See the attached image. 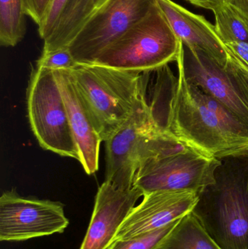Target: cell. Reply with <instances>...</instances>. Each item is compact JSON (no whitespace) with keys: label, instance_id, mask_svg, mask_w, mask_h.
<instances>
[{"label":"cell","instance_id":"cell-1","mask_svg":"<svg viewBox=\"0 0 248 249\" xmlns=\"http://www.w3.org/2000/svg\"><path fill=\"white\" fill-rule=\"evenodd\" d=\"M177 65L178 77L168 65L157 70L149 104L160 125L185 146L208 158L221 160L248 152V124L189 83L180 63Z\"/></svg>","mask_w":248,"mask_h":249},{"label":"cell","instance_id":"cell-2","mask_svg":"<svg viewBox=\"0 0 248 249\" xmlns=\"http://www.w3.org/2000/svg\"><path fill=\"white\" fill-rule=\"evenodd\" d=\"M192 212L221 249H248V152L221 159Z\"/></svg>","mask_w":248,"mask_h":249},{"label":"cell","instance_id":"cell-3","mask_svg":"<svg viewBox=\"0 0 248 249\" xmlns=\"http://www.w3.org/2000/svg\"><path fill=\"white\" fill-rule=\"evenodd\" d=\"M69 72L102 142L110 139L129 119L147 93L145 73L99 64H77Z\"/></svg>","mask_w":248,"mask_h":249},{"label":"cell","instance_id":"cell-4","mask_svg":"<svg viewBox=\"0 0 248 249\" xmlns=\"http://www.w3.org/2000/svg\"><path fill=\"white\" fill-rule=\"evenodd\" d=\"M186 147L160 125L145 93L129 119L106 142L105 181L132 188L144 162Z\"/></svg>","mask_w":248,"mask_h":249},{"label":"cell","instance_id":"cell-5","mask_svg":"<svg viewBox=\"0 0 248 249\" xmlns=\"http://www.w3.org/2000/svg\"><path fill=\"white\" fill-rule=\"evenodd\" d=\"M182 41L158 4L123 35L112 42L94 64L116 70L147 73L177 61Z\"/></svg>","mask_w":248,"mask_h":249},{"label":"cell","instance_id":"cell-6","mask_svg":"<svg viewBox=\"0 0 248 249\" xmlns=\"http://www.w3.org/2000/svg\"><path fill=\"white\" fill-rule=\"evenodd\" d=\"M28 118L39 146L80 161L58 82L51 70H32L26 91Z\"/></svg>","mask_w":248,"mask_h":249},{"label":"cell","instance_id":"cell-7","mask_svg":"<svg viewBox=\"0 0 248 249\" xmlns=\"http://www.w3.org/2000/svg\"><path fill=\"white\" fill-rule=\"evenodd\" d=\"M221 162L187 147L146 161L135 174L133 187L144 196L158 191L200 193L215 183Z\"/></svg>","mask_w":248,"mask_h":249},{"label":"cell","instance_id":"cell-8","mask_svg":"<svg viewBox=\"0 0 248 249\" xmlns=\"http://www.w3.org/2000/svg\"><path fill=\"white\" fill-rule=\"evenodd\" d=\"M157 0H108L86 20L68 48L78 64H94L100 53L144 18Z\"/></svg>","mask_w":248,"mask_h":249},{"label":"cell","instance_id":"cell-9","mask_svg":"<svg viewBox=\"0 0 248 249\" xmlns=\"http://www.w3.org/2000/svg\"><path fill=\"white\" fill-rule=\"evenodd\" d=\"M69 220L61 202L23 197L15 190L0 197V241L19 242L63 233Z\"/></svg>","mask_w":248,"mask_h":249},{"label":"cell","instance_id":"cell-10","mask_svg":"<svg viewBox=\"0 0 248 249\" xmlns=\"http://www.w3.org/2000/svg\"><path fill=\"white\" fill-rule=\"evenodd\" d=\"M186 80L222 104L248 125V88L231 62L224 67L200 50L182 42L177 58Z\"/></svg>","mask_w":248,"mask_h":249},{"label":"cell","instance_id":"cell-11","mask_svg":"<svg viewBox=\"0 0 248 249\" xmlns=\"http://www.w3.org/2000/svg\"><path fill=\"white\" fill-rule=\"evenodd\" d=\"M142 192L135 187L122 189L109 181L99 187L94 209L80 249H107L136 204Z\"/></svg>","mask_w":248,"mask_h":249},{"label":"cell","instance_id":"cell-12","mask_svg":"<svg viewBox=\"0 0 248 249\" xmlns=\"http://www.w3.org/2000/svg\"><path fill=\"white\" fill-rule=\"evenodd\" d=\"M199 193L158 191L143 196L116 233L115 240L128 239L166 226L192 212Z\"/></svg>","mask_w":248,"mask_h":249},{"label":"cell","instance_id":"cell-13","mask_svg":"<svg viewBox=\"0 0 248 249\" xmlns=\"http://www.w3.org/2000/svg\"><path fill=\"white\" fill-rule=\"evenodd\" d=\"M157 4L183 43L203 51L223 67H228L230 54L214 25L171 0H157Z\"/></svg>","mask_w":248,"mask_h":249},{"label":"cell","instance_id":"cell-14","mask_svg":"<svg viewBox=\"0 0 248 249\" xmlns=\"http://www.w3.org/2000/svg\"><path fill=\"white\" fill-rule=\"evenodd\" d=\"M52 71L62 93L70 126L80 151V164L86 174L91 175L99 170L101 139L92 124L69 71Z\"/></svg>","mask_w":248,"mask_h":249},{"label":"cell","instance_id":"cell-15","mask_svg":"<svg viewBox=\"0 0 248 249\" xmlns=\"http://www.w3.org/2000/svg\"><path fill=\"white\" fill-rule=\"evenodd\" d=\"M92 0H67L49 37L44 40L42 53L67 48L90 16Z\"/></svg>","mask_w":248,"mask_h":249},{"label":"cell","instance_id":"cell-16","mask_svg":"<svg viewBox=\"0 0 248 249\" xmlns=\"http://www.w3.org/2000/svg\"><path fill=\"white\" fill-rule=\"evenodd\" d=\"M156 249H221L200 221L189 212L176 224Z\"/></svg>","mask_w":248,"mask_h":249},{"label":"cell","instance_id":"cell-17","mask_svg":"<svg viewBox=\"0 0 248 249\" xmlns=\"http://www.w3.org/2000/svg\"><path fill=\"white\" fill-rule=\"evenodd\" d=\"M26 12L23 0H0V44L15 47L26 35Z\"/></svg>","mask_w":248,"mask_h":249},{"label":"cell","instance_id":"cell-18","mask_svg":"<svg viewBox=\"0 0 248 249\" xmlns=\"http://www.w3.org/2000/svg\"><path fill=\"white\" fill-rule=\"evenodd\" d=\"M213 12L215 31L224 45L230 42L248 43V23L235 10L224 3Z\"/></svg>","mask_w":248,"mask_h":249},{"label":"cell","instance_id":"cell-19","mask_svg":"<svg viewBox=\"0 0 248 249\" xmlns=\"http://www.w3.org/2000/svg\"><path fill=\"white\" fill-rule=\"evenodd\" d=\"M180 219L163 228L141 234L133 238L115 240L107 249H156L171 232Z\"/></svg>","mask_w":248,"mask_h":249},{"label":"cell","instance_id":"cell-20","mask_svg":"<svg viewBox=\"0 0 248 249\" xmlns=\"http://www.w3.org/2000/svg\"><path fill=\"white\" fill-rule=\"evenodd\" d=\"M68 47L52 52L42 53L36 61V67L51 70H70L77 65Z\"/></svg>","mask_w":248,"mask_h":249},{"label":"cell","instance_id":"cell-21","mask_svg":"<svg viewBox=\"0 0 248 249\" xmlns=\"http://www.w3.org/2000/svg\"><path fill=\"white\" fill-rule=\"evenodd\" d=\"M66 1L67 0L52 1L45 19L38 26V33L43 40L50 36Z\"/></svg>","mask_w":248,"mask_h":249},{"label":"cell","instance_id":"cell-22","mask_svg":"<svg viewBox=\"0 0 248 249\" xmlns=\"http://www.w3.org/2000/svg\"><path fill=\"white\" fill-rule=\"evenodd\" d=\"M26 16L38 26L42 23L53 0H23Z\"/></svg>","mask_w":248,"mask_h":249},{"label":"cell","instance_id":"cell-23","mask_svg":"<svg viewBox=\"0 0 248 249\" xmlns=\"http://www.w3.org/2000/svg\"><path fill=\"white\" fill-rule=\"evenodd\" d=\"M229 54L248 67V42H230L225 44Z\"/></svg>","mask_w":248,"mask_h":249},{"label":"cell","instance_id":"cell-24","mask_svg":"<svg viewBox=\"0 0 248 249\" xmlns=\"http://www.w3.org/2000/svg\"><path fill=\"white\" fill-rule=\"evenodd\" d=\"M225 3L235 10L248 23V0H225Z\"/></svg>","mask_w":248,"mask_h":249},{"label":"cell","instance_id":"cell-25","mask_svg":"<svg viewBox=\"0 0 248 249\" xmlns=\"http://www.w3.org/2000/svg\"><path fill=\"white\" fill-rule=\"evenodd\" d=\"M186 1L194 5L212 10V11L225 3V0H186Z\"/></svg>","mask_w":248,"mask_h":249},{"label":"cell","instance_id":"cell-26","mask_svg":"<svg viewBox=\"0 0 248 249\" xmlns=\"http://www.w3.org/2000/svg\"><path fill=\"white\" fill-rule=\"evenodd\" d=\"M230 56H231V55H230ZM230 62L232 64L234 70H236L237 74L240 75L242 80L246 83V86H247L248 88V67H246L243 63L239 61L238 60L231 56V58H230Z\"/></svg>","mask_w":248,"mask_h":249},{"label":"cell","instance_id":"cell-27","mask_svg":"<svg viewBox=\"0 0 248 249\" xmlns=\"http://www.w3.org/2000/svg\"><path fill=\"white\" fill-rule=\"evenodd\" d=\"M108 0H92L91 5L90 8V16L95 11V10L101 7L103 4ZM89 18V17H88Z\"/></svg>","mask_w":248,"mask_h":249}]
</instances>
